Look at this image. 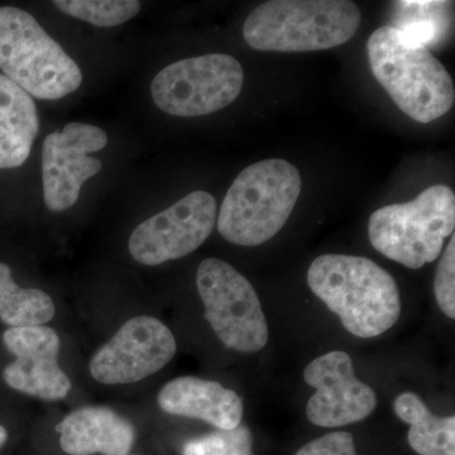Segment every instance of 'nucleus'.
<instances>
[{"label":"nucleus","instance_id":"1","mask_svg":"<svg viewBox=\"0 0 455 455\" xmlns=\"http://www.w3.org/2000/svg\"><path fill=\"white\" fill-rule=\"evenodd\" d=\"M307 284L355 337H379L400 317L396 281L364 257L323 254L307 269Z\"/></svg>","mask_w":455,"mask_h":455},{"label":"nucleus","instance_id":"2","mask_svg":"<svg viewBox=\"0 0 455 455\" xmlns=\"http://www.w3.org/2000/svg\"><path fill=\"white\" fill-rule=\"evenodd\" d=\"M367 52L377 82L410 118L430 123L453 107V80L423 44L407 40L395 27L383 26L371 36Z\"/></svg>","mask_w":455,"mask_h":455},{"label":"nucleus","instance_id":"3","mask_svg":"<svg viewBox=\"0 0 455 455\" xmlns=\"http://www.w3.org/2000/svg\"><path fill=\"white\" fill-rule=\"evenodd\" d=\"M301 193V176L292 164L269 158L242 171L217 217L226 241L243 247L263 244L289 220Z\"/></svg>","mask_w":455,"mask_h":455},{"label":"nucleus","instance_id":"4","mask_svg":"<svg viewBox=\"0 0 455 455\" xmlns=\"http://www.w3.org/2000/svg\"><path fill=\"white\" fill-rule=\"evenodd\" d=\"M361 25L349 0H271L245 20L244 40L267 52H310L348 42Z\"/></svg>","mask_w":455,"mask_h":455},{"label":"nucleus","instance_id":"5","mask_svg":"<svg viewBox=\"0 0 455 455\" xmlns=\"http://www.w3.org/2000/svg\"><path fill=\"white\" fill-rule=\"evenodd\" d=\"M0 70L27 94L44 100L64 98L83 83L76 62L35 17L16 7L0 8Z\"/></svg>","mask_w":455,"mask_h":455},{"label":"nucleus","instance_id":"6","mask_svg":"<svg viewBox=\"0 0 455 455\" xmlns=\"http://www.w3.org/2000/svg\"><path fill=\"white\" fill-rule=\"evenodd\" d=\"M455 196L451 188H427L409 203L383 206L371 215L368 235L383 256L407 268L434 262L454 235Z\"/></svg>","mask_w":455,"mask_h":455},{"label":"nucleus","instance_id":"7","mask_svg":"<svg viewBox=\"0 0 455 455\" xmlns=\"http://www.w3.org/2000/svg\"><path fill=\"white\" fill-rule=\"evenodd\" d=\"M205 319L227 348L256 353L268 341V325L252 283L226 260L206 259L196 272Z\"/></svg>","mask_w":455,"mask_h":455},{"label":"nucleus","instance_id":"8","mask_svg":"<svg viewBox=\"0 0 455 455\" xmlns=\"http://www.w3.org/2000/svg\"><path fill=\"white\" fill-rule=\"evenodd\" d=\"M244 71L238 60L212 53L180 60L156 75V106L175 116H202L232 104L242 92Z\"/></svg>","mask_w":455,"mask_h":455},{"label":"nucleus","instance_id":"9","mask_svg":"<svg viewBox=\"0 0 455 455\" xmlns=\"http://www.w3.org/2000/svg\"><path fill=\"white\" fill-rule=\"evenodd\" d=\"M217 202L206 191H194L140 224L128 248L134 260L158 266L197 250L217 224Z\"/></svg>","mask_w":455,"mask_h":455},{"label":"nucleus","instance_id":"10","mask_svg":"<svg viewBox=\"0 0 455 455\" xmlns=\"http://www.w3.org/2000/svg\"><path fill=\"white\" fill-rule=\"evenodd\" d=\"M107 143L108 134L101 128L77 122L46 137L42 182L44 204L51 212H65L76 204L83 185L103 169V163L89 154L101 151Z\"/></svg>","mask_w":455,"mask_h":455},{"label":"nucleus","instance_id":"11","mask_svg":"<svg viewBox=\"0 0 455 455\" xmlns=\"http://www.w3.org/2000/svg\"><path fill=\"white\" fill-rule=\"evenodd\" d=\"M175 337L160 320L137 316L121 326L90 361L92 379L104 385L139 382L175 357Z\"/></svg>","mask_w":455,"mask_h":455},{"label":"nucleus","instance_id":"12","mask_svg":"<svg viewBox=\"0 0 455 455\" xmlns=\"http://www.w3.org/2000/svg\"><path fill=\"white\" fill-rule=\"evenodd\" d=\"M304 379L316 392L307 401V416L320 427L358 423L372 414L377 395L355 377L348 353L333 350L305 368Z\"/></svg>","mask_w":455,"mask_h":455},{"label":"nucleus","instance_id":"13","mask_svg":"<svg viewBox=\"0 0 455 455\" xmlns=\"http://www.w3.org/2000/svg\"><path fill=\"white\" fill-rule=\"evenodd\" d=\"M3 343L16 357L3 371L9 387L47 401L68 396L71 381L59 366L60 338L53 329L11 328L3 334Z\"/></svg>","mask_w":455,"mask_h":455},{"label":"nucleus","instance_id":"14","mask_svg":"<svg viewBox=\"0 0 455 455\" xmlns=\"http://www.w3.org/2000/svg\"><path fill=\"white\" fill-rule=\"evenodd\" d=\"M158 405L166 414L197 419L220 430L235 429L243 418V401L220 383L197 377L172 379L158 394Z\"/></svg>","mask_w":455,"mask_h":455},{"label":"nucleus","instance_id":"15","mask_svg":"<svg viewBox=\"0 0 455 455\" xmlns=\"http://www.w3.org/2000/svg\"><path fill=\"white\" fill-rule=\"evenodd\" d=\"M56 431L62 451L70 455H128L136 439L130 421L104 406L75 410Z\"/></svg>","mask_w":455,"mask_h":455},{"label":"nucleus","instance_id":"16","mask_svg":"<svg viewBox=\"0 0 455 455\" xmlns=\"http://www.w3.org/2000/svg\"><path fill=\"white\" fill-rule=\"evenodd\" d=\"M38 131L40 119L31 95L0 74V169L25 164Z\"/></svg>","mask_w":455,"mask_h":455},{"label":"nucleus","instance_id":"17","mask_svg":"<svg viewBox=\"0 0 455 455\" xmlns=\"http://www.w3.org/2000/svg\"><path fill=\"white\" fill-rule=\"evenodd\" d=\"M395 414L410 425V447L420 455H455V416H436L414 392L398 395Z\"/></svg>","mask_w":455,"mask_h":455},{"label":"nucleus","instance_id":"18","mask_svg":"<svg viewBox=\"0 0 455 455\" xmlns=\"http://www.w3.org/2000/svg\"><path fill=\"white\" fill-rule=\"evenodd\" d=\"M55 311L46 292L18 286L9 266L0 262V319L4 324L11 328L44 325L55 316Z\"/></svg>","mask_w":455,"mask_h":455},{"label":"nucleus","instance_id":"19","mask_svg":"<svg viewBox=\"0 0 455 455\" xmlns=\"http://www.w3.org/2000/svg\"><path fill=\"white\" fill-rule=\"evenodd\" d=\"M396 27L403 37L423 44H436L448 31L451 20L449 2H398Z\"/></svg>","mask_w":455,"mask_h":455},{"label":"nucleus","instance_id":"20","mask_svg":"<svg viewBox=\"0 0 455 455\" xmlns=\"http://www.w3.org/2000/svg\"><path fill=\"white\" fill-rule=\"evenodd\" d=\"M53 5L68 16L97 27H116L139 14L137 0H56Z\"/></svg>","mask_w":455,"mask_h":455},{"label":"nucleus","instance_id":"21","mask_svg":"<svg viewBox=\"0 0 455 455\" xmlns=\"http://www.w3.org/2000/svg\"><path fill=\"white\" fill-rule=\"evenodd\" d=\"M252 434L245 425L188 440L182 455H252Z\"/></svg>","mask_w":455,"mask_h":455},{"label":"nucleus","instance_id":"22","mask_svg":"<svg viewBox=\"0 0 455 455\" xmlns=\"http://www.w3.org/2000/svg\"><path fill=\"white\" fill-rule=\"evenodd\" d=\"M434 292L440 310L451 319H455V235H451L447 250L436 269Z\"/></svg>","mask_w":455,"mask_h":455},{"label":"nucleus","instance_id":"23","mask_svg":"<svg viewBox=\"0 0 455 455\" xmlns=\"http://www.w3.org/2000/svg\"><path fill=\"white\" fill-rule=\"evenodd\" d=\"M296 455H357V451L352 434L335 431L307 443Z\"/></svg>","mask_w":455,"mask_h":455},{"label":"nucleus","instance_id":"24","mask_svg":"<svg viewBox=\"0 0 455 455\" xmlns=\"http://www.w3.org/2000/svg\"><path fill=\"white\" fill-rule=\"evenodd\" d=\"M8 439V431L5 429L4 427H2L0 425V448L3 447V445L5 444V442H7Z\"/></svg>","mask_w":455,"mask_h":455}]
</instances>
